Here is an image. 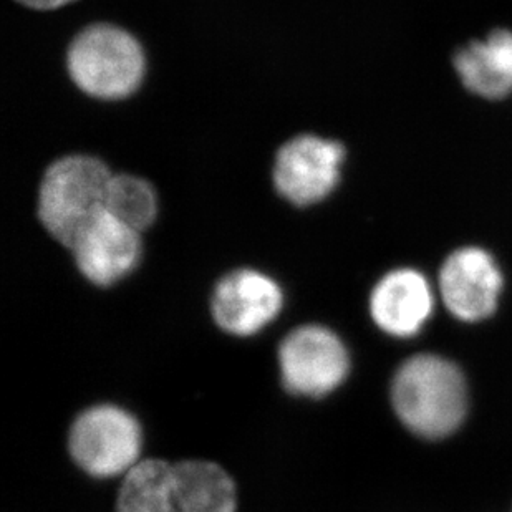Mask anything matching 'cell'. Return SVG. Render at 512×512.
I'll return each mask as SVG.
<instances>
[{
    "label": "cell",
    "instance_id": "4",
    "mask_svg": "<svg viewBox=\"0 0 512 512\" xmlns=\"http://www.w3.org/2000/svg\"><path fill=\"white\" fill-rule=\"evenodd\" d=\"M143 430L130 411L112 403L83 410L68 431V451L93 478L125 476L140 463Z\"/></svg>",
    "mask_w": 512,
    "mask_h": 512
},
{
    "label": "cell",
    "instance_id": "2",
    "mask_svg": "<svg viewBox=\"0 0 512 512\" xmlns=\"http://www.w3.org/2000/svg\"><path fill=\"white\" fill-rule=\"evenodd\" d=\"M68 72L82 92L100 100H121L145 77V54L133 35L115 25H92L68 49Z\"/></svg>",
    "mask_w": 512,
    "mask_h": 512
},
{
    "label": "cell",
    "instance_id": "6",
    "mask_svg": "<svg viewBox=\"0 0 512 512\" xmlns=\"http://www.w3.org/2000/svg\"><path fill=\"white\" fill-rule=\"evenodd\" d=\"M504 290V274L483 247H459L446 257L438 276L441 304L463 324L493 317Z\"/></svg>",
    "mask_w": 512,
    "mask_h": 512
},
{
    "label": "cell",
    "instance_id": "11",
    "mask_svg": "<svg viewBox=\"0 0 512 512\" xmlns=\"http://www.w3.org/2000/svg\"><path fill=\"white\" fill-rule=\"evenodd\" d=\"M459 80L469 92L501 100L512 93V32L494 30L486 39L476 40L455 57Z\"/></svg>",
    "mask_w": 512,
    "mask_h": 512
},
{
    "label": "cell",
    "instance_id": "14",
    "mask_svg": "<svg viewBox=\"0 0 512 512\" xmlns=\"http://www.w3.org/2000/svg\"><path fill=\"white\" fill-rule=\"evenodd\" d=\"M105 209L121 223L141 232L155 223L158 201L151 184L145 179L121 174L110 179Z\"/></svg>",
    "mask_w": 512,
    "mask_h": 512
},
{
    "label": "cell",
    "instance_id": "16",
    "mask_svg": "<svg viewBox=\"0 0 512 512\" xmlns=\"http://www.w3.org/2000/svg\"><path fill=\"white\" fill-rule=\"evenodd\" d=\"M512 512V511H511Z\"/></svg>",
    "mask_w": 512,
    "mask_h": 512
},
{
    "label": "cell",
    "instance_id": "7",
    "mask_svg": "<svg viewBox=\"0 0 512 512\" xmlns=\"http://www.w3.org/2000/svg\"><path fill=\"white\" fill-rule=\"evenodd\" d=\"M345 150L320 136H297L282 146L274 165V184L282 198L295 206H312L339 184Z\"/></svg>",
    "mask_w": 512,
    "mask_h": 512
},
{
    "label": "cell",
    "instance_id": "12",
    "mask_svg": "<svg viewBox=\"0 0 512 512\" xmlns=\"http://www.w3.org/2000/svg\"><path fill=\"white\" fill-rule=\"evenodd\" d=\"M178 512H236L237 489L226 469L206 459H188L173 466Z\"/></svg>",
    "mask_w": 512,
    "mask_h": 512
},
{
    "label": "cell",
    "instance_id": "1",
    "mask_svg": "<svg viewBox=\"0 0 512 512\" xmlns=\"http://www.w3.org/2000/svg\"><path fill=\"white\" fill-rule=\"evenodd\" d=\"M390 403L411 435L425 441L446 440L468 416V380L451 358L440 353H416L393 375Z\"/></svg>",
    "mask_w": 512,
    "mask_h": 512
},
{
    "label": "cell",
    "instance_id": "5",
    "mask_svg": "<svg viewBox=\"0 0 512 512\" xmlns=\"http://www.w3.org/2000/svg\"><path fill=\"white\" fill-rule=\"evenodd\" d=\"M281 382L295 397L324 398L348 378L347 345L324 325H302L285 335L277 352Z\"/></svg>",
    "mask_w": 512,
    "mask_h": 512
},
{
    "label": "cell",
    "instance_id": "10",
    "mask_svg": "<svg viewBox=\"0 0 512 512\" xmlns=\"http://www.w3.org/2000/svg\"><path fill=\"white\" fill-rule=\"evenodd\" d=\"M68 249H72L78 271L88 281L108 287L125 279L138 266L140 232L102 209L80 229Z\"/></svg>",
    "mask_w": 512,
    "mask_h": 512
},
{
    "label": "cell",
    "instance_id": "8",
    "mask_svg": "<svg viewBox=\"0 0 512 512\" xmlns=\"http://www.w3.org/2000/svg\"><path fill=\"white\" fill-rule=\"evenodd\" d=\"M282 305L281 285L254 269H239L224 276L211 300L214 322L234 337L259 334L281 314Z\"/></svg>",
    "mask_w": 512,
    "mask_h": 512
},
{
    "label": "cell",
    "instance_id": "13",
    "mask_svg": "<svg viewBox=\"0 0 512 512\" xmlns=\"http://www.w3.org/2000/svg\"><path fill=\"white\" fill-rule=\"evenodd\" d=\"M173 466L163 459H141L123 476L116 512H178Z\"/></svg>",
    "mask_w": 512,
    "mask_h": 512
},
{
    "label": "cell",
    "instance_id": "9",
    "mask_svg": "<svg viewBox=\"0 0 512 512\" xmlns=\"http://www.w3.org/2000/svg\"><path fill=\"white\" fill-rule=\"evenodd\" d=\"M435 307V287L413 267L387 272L375 284L368 300L373 324L397 340L418 337L435 314Z\"/></svg>",
    "mask_w": 512,
    "mask_h": 512
},
{
    "label": "cell",
    "instance_id": "15",
    "mask_svg": "<svg viewBox=\"0 0 512 512\" xmlns=\"http://www.w3.org/2000/svg\"><path fill=\"white\" fill-rule=\"evenodd\" d=\"M17 2L25 5V7H30V9L54 10L58 9V7H63V5L70 4L73 0H17Z\"/></svg>",
    "mask_w": 512,
    "mask_h": 512
},
{
    "label": "cell",
    "instance_id": "3",
    "mask_svg": "<svg viewBox=\"0 0 512 512\" xmlns=\"http://www.w3.org/2000/svg\"><path fill=\"white\" fill-rule=\"evenodd\" d=\"M113 174L93 156H67L45 173L39 194V218L60 244L70 247L80 229L105 209Z\"/></svg>",
    "mask_w": 512,
    "mask_h": 512
}]
</instances>
